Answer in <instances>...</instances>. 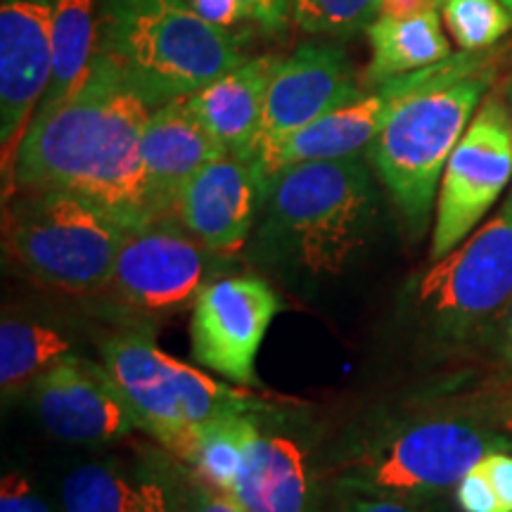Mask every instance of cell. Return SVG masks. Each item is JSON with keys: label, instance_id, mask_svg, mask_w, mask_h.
I'll return each mask as SVG.
<instances>
[{"label": "cell", "instance_id": "cell-22", "mask_svg": "<svg viewBox=\"0 0 512 512\" xmlns=\"http://www.w3.org/2000/svg\"><path fill=\"white\" fill-rule=\"evenodd\" d=\"M74 339L55 325L34 318L3 316L0 323V387L3 396H17L43 375L69 361Z\"/></svg>", "mask_w": 512, "mask_h": 512}, {"label": "cell", "instance_id": "cell-16", "mask_svg": "<svg viewBox=\"0 0 512 512\" xmlns=\"http://www.w3.org/2000/svg\"><path fill=\"white\" fill-rule=\"evenodd\" d=\"M275 422H280V413L256 425L230 498L247 512H318V475L311 453L302 439Z\"/></svg>", "mask_w": 512, "mask_h": 512}, {"label": "cell", "instance_id": "cell-12", "mask_svg": "<svg viewBox=\"0 0 512 512\" xmlns=\"http://www.w3.org/2000/svg\"><path fill=\"white\" fill-rule=\"evenodd\" d=\"M53 74V0H3L0 8V162L10 176Z\"/></svg>", "mask_w": 512, "mask_h": 512}, {"label": "cell", "instance_id": "cell-36", "mask_svg": "<svg viewBox=\"0 0 512 512\" xmlns=\"http://www.w3.org/2000/svg\"><path fill=\"white\" fill-rule=\"evenodd\" d=\"M501 3L505 5V8H508V10L512 12V0H501Z\"/></svg>", "mask_w": 512, "mask_h": 512}, {"label": "cell", "instance_id": "cell-35", "mask_svg": "<svg viewBox=\"0 0 512 512\" xmlns=\"http://www.w3.org/2000/svg\"><path fill=\"white\" fill-rule=\"evenodd\" d=\"M444 0H380V17L408 19L441 10Z\"/></svg>", "mask_w": 512, "mask_h": 512}, {"label": "cell", "instance_id": "cell-25", "mask_svg": "<svg viewBox=\"0 0 512 512\" xmlns=\"http://www.w3.org/2000/svg\"><path fill=\"white\" fill-rule=\"evenodd\" d=\"M441 17L463 53H484L512 29V12L501 0H444Z\"/></svg>", "mask_w": 512, "mask_h": 512}, {"label": "cell", "instance_id": "cell-1", "mask_svg": "<svg viewBox=\"0 0 512 512\" xmlns=\"http://www.w3.org/2000/svg\"><path fill=\"white\" fill-rule=\"evenodd\" d=\"M150 114L131 83L95 53L86 81L31 121L5 178V197L62 190L98 204L126 228L159 219L140 157Z\"/></svg>", "mask_w": 512, "mask_h": 512}, {"label": "cell", "instance_id": "cell-11", "mask_svg": "<svg viewBox=\"0 0 512 512\" xmlns=\"http://www.w3.org/2000/svg\"><path fill=\"white\" fill-rule=\"evenodd\" d=\"M280 311L283 299L261 275H216L192 304V358L230 384L256 389V356Z\"/></svg>", "mask_w": 512, "mask_h": 512}, {"label": "cell", "instance_id": "cell-31", "mask_svg": "<svg viewBox=\"0 0 512 512\" xmlns=\"http://www.w3.org/2000/svg\"><path fill=\"white\" fill-rule=\"evenodd\" d=\"M188 5L202 19H207L209 24L219 29L233 31L235 24L249 19L242 0H188Z\"/></svg>", "mask_w": 512, "mask_h": 512}, {"label": "cell", "instance_id": "cell-9", "mask_svg": "<svg viewBox=\"0 0 512 512\" xmlns=\"http://www.w3.org/2000/svg\"><path fill=\"white\" fill-rule=\"evenodd\" d=\"M512 297V197L415 280L413 306L444 342L484 335Z\"/></svg>", "mask_w": 512, "mask_h": 512}, {"label": "cell", "instance_id": "cell-30", "mask_svg": "<svg viewBox=\"0 0 512 512\" xmlns=\"http://www.w3.org/2000/svg\"><path fill=\"white\" fill-rule=\"evenodd\" d=\"M498 498L501 512H512V451H494L477 463Z\"/></svg>", "mask_w": 512, "mask_h": 512}, {"label": "cell", "instance_id": "cell-28", "mask_svg": "<svg viewBox=\"0 0 512 512\" xmlns=\"http://www.w3.org/2000/svg\"><path fill=\"white\" fill-rule=\"evenodd\" d=\"M0 512H53L22 472H8L0 482Z\"/></svg>", "mask_w": 512, "mask_h": 512}, {"label": "cell", "instance_id": "cell-13", "mask_svg": "<svg viewBox=\"0 0 512 512\" xmlns=\"http://www.w3.org/2000/svg\"><path fill=\"white\" fill-rule=\"evenodd\" d=\"M31 406L53 437L79 446H105L145 434V420L112 375L88 358L72 356L29 389Z\"/></svg>", "mask_w": 512, "mask_h": 512}, {"label": "cell", "instance_id": "cell-27", "mask_svg": "<svg viewBox=\"0 0 512 512\" xmlns=\"http://www.w3.org/2000/svg\"><path fill=\"white\" fill-rule=\"evenodd\" d=\"M467 413H472L475 418L484 420L486 425L496 427V430L512 437V380L498 382L494 387L479 392L470 401Z\"/></svg>", "mask_w": 512, "mask_h": 512}, {"label": "cell", "instance_id": "cell-24", "mask_svg": "<svg viewBox=\"0 0 512 512\" xmlns=\"http://www.w3.org/2000/svg\"><path fill=\"white\" fill-rule=\"evenodd\" d=\"M140 467L164 484L174 512H247L233 498L204 482L195 470L166 453L162 446L140 448Z\"/></svg>", "mask_w": 512, "mask_h": 512}, {"label": "cell", "instance_id": "cell-6", "mask_svg": "<svg viewBox=\"0 0 512 512\" xmlns=\"http://www.w3.org/2000/svg\"><path fill=\"white\" fill-rule=\"evenodd\" d=\"M126 226L98 204L62 190L5 197L3 245L10 261L48 290L95 297L107 285Z\"/></svg>", "mask_w": 512, "mask_h": 512}, {"label": "cell", "instance_id": "cell-32", "mask_svg": "<svg viewBox=\"0 0 512 512\" xmlns=\"http://www.w3.org/2000/svg\"><path fill=\"white\" fill-rule=\"evenodd\" d=\"M337 512H434L427 503L396 501V498L342 494Z\"/></svg>", "mask_w": 512, "mask_h": 512}, {"label": "cell", "instance_id": "cell-18", "mask_svg": "<svg viewBox=\"0 0 512 512\" xmlns=\"http://www.w3.org/2000/svg\"><path fill=\"white\" fill-rule=\"evenodd\" d=\"M278 64L280 60L273 55L252 57L188 95L190 110L202 119L211 136L226 147L228 155L249 159L264 117L268 83Z\"/></svg>", "mask_w": 512, "mask_h": 512}, {"label": "cell", "instance_id": "cell-34", "mask_svg": "<svg viewBox=\"0 0 512 512\" xmlns=\"http://www.w3.org/2000/svg\"><path fill=\"white\" fill-rule=\"evenodd\" d=\"M247 17L268 31H278L292 17L290 0H242Z\"/></svg>", "mask_w": 512, "mask_h": 512}, {"label": "cell", "instance_id": "cell-37", "mask_svg": "<svg viewBox=\"0 0 512 512\" xmlns=\"http://www.w3.org/2000/svg\"><path fill=\"white\" fill-rule=\"evenodd\" d=\"M510 110H512V107H510ZM508 195H510V197H512V188H510V192H508Z\"/></svg>", "mask_w": 512, "mask_h": 512}, {"label": "cell", "instance_id": "cell-17", "mask_svg": "<svg viewBox=\"0 0 512 512\" xmlns=\"http://www.w3.org/2000/svg\"><path fill=\"white\" fill-rule=\"evenodd\" d=\"M223 155H228L226 147L190 110L188 98L152 110L140 140V157L157 216H174L183 185Z\"/></svg>", "mask_w": 512, "mask_h": 512}, {"label": "cell", "instance_id": "cell-20", "mask_svg": "<svg viewBox=\"0 0 512 512\" xmlns=\"http://www.w3.org/2000/svg\"><path fill=\"white\" fill-rule=\"evenodd\" d=\"M62 512H174L164 484L138 467L124 472L110 463H86L62 482Z\"/></svg>", "mask_w": 512, "mask_h": 512}, {"label": "cell", "instance_id": "cell-7", "mask_svg": "<svg viewBox=\"0 0 512 512\" xmlns=\"http://www.w3.org/2000/svg\"><path fill=\"white\" fill-rule=\"evenodd\" d=\"M100 363L145 420L152 437L164 427H192L242 415H273L278 406L254 389L214 380L155 344L150 330H117L100 339Z\"/></svg>", "mask_w": 512, "mask_h": 512}, {"label": "cell", "instance_id": "cell-33", "mask_svg": "<svg viewBox=\"0 0 512 512\" xmlns=\"http://www.w3.org/2000/svg\"><path fill=\"white\" fill-rule=\"evenodd\" d=\"M484 335L491 351H494L496 361L501 363L505 370H512V297Z\"/></svg>", "mask_w": 512, "mask_h": 512}, {"label": "cell", "instance_id": "cell-4", "mask_svg": "<svg viewBox=\"0 0 512 512\" xmlns=\"http://www.w3.org/2000/svg\"><path fill=\"white\" fill-rule=\"evenodd\" d=\"M512 437L467 411L399 418L356 437L323 479L339 494L427 503L456 491L460 479Z\"/></svg>", "mask_w": 512, "mask_h": 512}, {"label": "cell", "instance_id": "cell-8", "mask_svg": "<svg viewBox=\"0 0 512 512\" xmlns=\"http://www.w3.org/2000/svg\"><path fill=\"white\" fill-rule=\"evenodd\" d=\"M221 261L228 259L192 238L176 216H159L126 230L110 280L93 299L124 323L121 330H147L195 304Z\"/></svg>", "mask_w": 512, "mask_h": 512}, {"label": "cell", "instance_id": "cell-5", "mask_svg": "<svg viewBox=\"0 0 512 512\" xmlns=\"http://www.w3.org/2000/svg\"><path fill=\"white\" fill-rule=\"evenodd\" d=\"M152 110L188 98L247 62L240 38L188 0H105L98 50Z\"/></svg>", "mask_w": 512, "mask_h": 512}, {"label": "cell", "instance_id": "cell-2", "mask_svg": "<svg viewBox=\"0 0 512 512\" xmlns=\"http://www.w3.org/2000/svg\"><path fill=\"white\" fill-rule=\"evenodd\" d=\"M377 192L363 157L283 166L266 181L252 256L290 278L342 275L370 245Z\"/></svg>", "mask_w": 512, "mask_h": 512}, {"label": "cell", "instance_id": "cell-14", "mask_svg": "<svg viewBox=\"0 0 512 512\" xmlns=\"http://www.w3.org/2000/svg\"><path fill=\"white\" fill-rule=\"evenodd\" d=\"M361 93L354 67L339 48L306 43L280 60L268 83L264 117L256 133L249 162L259 164L278 145L323 119L325 114L349 105Z\"/></svg>", "mask_w": 512, "mask_h": 512}, {"label": "cell", "instance_id": "cell-29", "mask_svg": "<svg viewBox=\"0 0 512 512\" xmlns=\"http://www.w3.org/2000/svg\"><path fill=\"white\" fill-rule=\"evenodd\" d=\"M453 496H456V503L463 512H501V505H498L489 479L484 477V472L477 465L460 479Z\"/></svg>", "mask_w": 512, "mask_h": 512}, {"label": "cell", "instance_id": "cell-19", "mask_svg": "<svg viewBox=\"0 0 512 512\" xmlns=\"http://www.w3.org/2000/svg\"><path fill=\"white\" fill-rule=\"evenodd\" d=\"M264 418L271 415H242V418H223L192 427H164L150 439L195 470L216 491L230 496L245 465L249 437Z\"/></svg>", "mask_w": 512, "mask_h": 512}, {"label": "cell", "instance_id": "cell-21", "mask_svg": "<svg viewBox=\"0 0 512 512\" xmlns=\"http://www.w3.org/2000/svg\"><path fill=\"white\" fill-rule=\"evenodd\" d=\"M366 31L373 48L366 72L368 86H382L396 76L420 72L451 57L439 10L408 19L377 17Z\"/></svg>", "mask_w": 512, "mask_h": 512}, {"label": "cell", "instance_id": "cell-10", "mask_svg": "<svg viewBox=\"0 0 512 512\" xmlns=\"http://www.w3.org/2000/svg\"><path fill=\"white\" fill-rule=\"evenodd\" d=\"M512 181V110L491 95L448 157L437 192L430 259L470 238Z\"/></svg>", "mask_w": 512, "mask_h": 512}, {"label": "cell", "instance_id": "cell-3", "mask_svg": "<svg viewBox=\"0 0 512 512\" xmlns=\"http://www.w3.org/2000/svg\"><path fill=\"white\" fill-rule=\"evenodd\" d=\"M494 81L489 57L460 53L432 64L403 98L370 147V162L403 221L422 233L446 162Z\"/></svg>", "mask_w": 512, "mask_h": 512}, {"label": "cell", "instance_id": "cell-26", "mask_svg": "<svg viewBox=\"0 0 512 512\" xmlns=\"http://www.w3.org/2000/svg\"><path fill=\"white\" fill-rule=\"evenodd\" d=\"M290 12L309 34L351 36L380 17V0H290Z\"/></svg>", "mask_w": 512, "mask_h": 512}, {"label": "cell", "instance_id": "cell-23", "mask_svg": "<svg viewBox=\"0 0 512 512\" xmlns=\"http://www.w3.org/2000/svg\"><path fill=\"white\" fill-rule=\"evenodd\" d=\"M98 17L95 0H53V74L41 110L60 105L86 81L98 50Z\"/></svg>", "mask_w": 512, "mask_h": 512}, {"label": "cell", "instance_id": "cell-15", "mask_svg": "<svg viewBox=\"0 0 512 512\" xmlns=\"http://www.w3.org/2000/svg\"><path fill=\"white\" fill-rule=\"evenodd\" d=\"M264 192L266 181L254 162L223 155L183 185L174 216L209 252L230 259L252 238Z\"/></svg>", "mask_w": 512, "mask_h": 512}]
</instances>
